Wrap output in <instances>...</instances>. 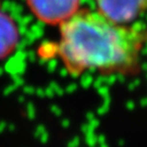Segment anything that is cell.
<instances>
[{
	"instance_id": "277c9868",
	"label": "cell",
	"mask_w": 147,
	"mask_h": 147,
	"mask_svg": "<svg viewBox=\"0 0 147 147\" xmlns=\"http://www.w3.org/2000/svg\"><path fill=\"white\" fill-rule=\"evenodd\" d=\"M19 30L16 22L0 10V59L9 56L18 46Z\"/></svg>"
},
{
	"instance_id": "3957f363",
	"label": "cell",
	"mask_w": 147,
	"mask_h": 147,
	"mask_svg": "<svg viewBox=\"0 0 147 147\" xmlns=\"http://www.w3.org/2000/svg\"><path fill=\"white\" fill-rule=\"evenodd\" d=\"M100 14L117 24L134 21L147 11V0H96Z\"/></svg>"
},
{
	"instance_id": "7a4b0ae2",
	"label": "cell",
	"mask_w": 147,
	"mask_h": 147,
	"mask_svg": "<svg viewBox=\"0 0 147 147\" xmlns=\"http://www.w3.org/2000/svg\"><path fill=\"white\" fill-rule=\"evenodd\" d=\"M81 0H26L32 13L49 25H61L80 11Z\"/></svg>"
},
{
	"instance_id": "6da1fadb",
	"label": "cell",
	"mask_w": 147,
	"mask_h": 147,
	"mask_svg": "<svg viewBox=\"0 0 147 147\" xmlns=\"http://www.w3.org/2000/svg\"><path fill=\"white\" fill-rule=\"evenodd\" d=\"M147 33L123 26L99 12L80 10L60 25L57 53L72 75L134 71Z\"/></svg>"
}]
</instances>
